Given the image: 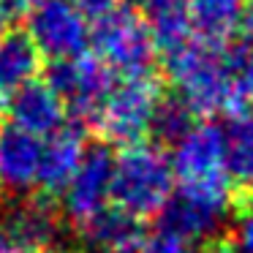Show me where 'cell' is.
Segmentation results:
<instances>
[{
  "instance_id": "cell-14",
  "label": "cell",
  "mask_w": 253,
  "mask_h": 253,
  "mask_svg": "<svg viewBox=\"0 0 253 253\" xmlns=\"http://www.w3.org/2000/svg\"><path fill=\"white\" fill-rule=\"evenodd\" d=\"M8 123L33 136L44 139L66 126V109H63L57 93L41 79H30L19 90L8 95Z\"/></svg>"
},
{
  "instance_id": "cell-9",
  "label": "cell",
  "mask_w": 253,
  "mask_h": 253,
  "mask_svg": "<svg viewBox=\"0 0 253 253\" xmlns=\"http://www.w3.org/2000/svg\"><path fill=\"white\" fill-rule=\"evenodd\" d=\"M174 182L180 185H215L226 182L223 174V128L212 123H196L169 158Z\"/></svg>"
},
{
  "instance_id": "cell-28",
  "label": "cell",
  "mask_w": 253,
  "mask_h": 253,
  "mask_svg": "<svg viewBox=\"0 0 253 253\" xmlns=\"http://www.w3.org/2000/svg\"><path fill=\"white\" fill-rule=\"evenodd\" d=\"M153 0H126V6L128 8H133V11H144V8L150 6Z\"/></svg>"
},
{
  "instance_id": "cell-20",
  "label": "cell",
  "mask_w": 253,
  "mask_h": 253,
  "mask_svg": "<svg viewBox=\"0 0 253 253\" xmlns=\"http://www.w3.org/2000/svg\"><path fill=\"white\" fill-rule=\"evenodd\" d=\"M196 126V115L180 95H161L150 117V133L155 142L174 147L191 128Z\"/></svg>"
},
{
  "instance_id": "cell-29",
  "label": "cell",
  "mask_w": 253,
  "mask_h": 253,
  "mask_svg": "<svg viewBox=\"0 0 253 253\" xmlns=\"http://www.w3.org/2000/svg\"><path fill=\"white\" fill-rule=\"evenodd\" d=\"M8 253H39V251H30V248H19V245H14Z\"/></svg>"
},
{
  "instance_id": "cell-25",
  "label": "cell",
  "mask_w": 253,
  "mask_h": 253,
  "mask_svg": "<svg viewBox=\"0 0 253 253\" xmlns=\"http://www.w3.org/2000/svg\"><path fill=\"white\" fill-rule=\"evenodd\" d=\"M237 36H240V41H248V44H253V3L248 8H242L240 14V22H237Z\"/></svg>"
},
{
  "instance_id": "cell-24",
  "label": "cell",
  "mask_w": 253,
  "mask_h": 253,
  "mask_svg": "<svg viewBox=\"0 0 253 253\" xmlns=\"http://www.w3.org/2000/svg\"><path fill=\"white\" fill-rule=\"evenodd\" d=\"M0 3H3V8L11 14V19H19V17H28L41 0H0Z\"/></svg>"
},
{
  "instance_id": "cell-7",
  "label": "cell",
  "mask_w": 253,
  "mask_h": 253,
  "mask_svg": "<svg viewBox=\"0 0 253 253\" xmlns=\"http://www.w3.org/2000/svg\"><path fill=\"white\" fill-rule=\"evenodd\" d=\"M28 36L41 57L66 60L87 52L90 22L71 0H41L28 14Z\"/></svg>"
},
{
  "instance_id": "cell-26",
  "label": "cell",
  "mask_w": 253,
  "mask_h": 253,
  "mask_svg": "<svg viewBox=\"0 0 253 253\" xmlns=\"http://www.w3.org/2000/svg\"><path fill=\"white\" fill-rule=\"evenodd\" d=\"M14 248V240L11 234L6 231V226H3V220H0V253H8Z\"/></svg>"
},
{
  "instance_id": "cell-6",
  "label": "cell",
  "mask_w": 253,
  "mask_h": 253,
  "mask_svg": "<svg viewBox=\"0 0 253 253\" xmlns=\"http://www.w3.org/2000/svg\"><path fill=\"white\" fill-rule=\"evenodd\" d=\"M44 82L57 93L66 112H71L77 120H93L115 84V71L98 55L82 52L77 57L52 60Z\"/></svg>"
},
{
  "instance_id": "cell-16",
  "label": "cell",
  "mask_w": 253,
  "mask_h": 253,
  "mask_svg": "<svg viewBox=\"0 0 253 253\" xmlns=\"http://www.w3.org/2000/svg\"><path fill=\"white\" fill-rule=\"evenodd\" d=\"M41 71V52L30 41L28 30L8 28L0 33V98L36 79Z\"/></svg>"
},
{
  "instance_id": "cell-22",
  "label": "cell",
  "mask_w": 253,
  "mask_h": 253,
  "mask_svg": "<svg viewBox=\"0 0 253 253\" xmlns=\"http://www.w3.org/2000/svg\"><path fill=\"white\" fill-rule=\"evenodd\" d=\"M245 218L240 223V231H237V251L240 253H253V207L245 210Z\"/></svg>"
},
{
  "instance_id": "cell-10",
  "label": "cell",
  "mask_w": 253,
  "mask_h": 253,
  "mask_svg": "<svg viewBox=\"0 0 253 253\" xmlns=\"http://www.w3.org/2000/svg\"><path fill=\"white\" fill-rule=\"evenodd\" d=\"M223 174L231 191V207H253V106L229 115L223 128Z\"/></svg>"
},
{
  "instance_id": "cell-5",
  "label": "cell",
  "mask_w": 253,
  "mask_h": 253,
  "mask_svg": "<svg viewBox=\"0 0 253 253\" xmlns=\"http://www.w3.org/2000/svg\"><path fill=\"white\" fill-rule=\"evenodd\" d=\"M231 191L229 182H215V185H180L169 196L155 218L158 231L174 234L191 245L215 242L220 237V226L226 223L231 212Z\"/></svg>"
},
{
  "instance_id": "cell-12",
  "label": "cell",
  "mask_w": 253,
  "mask_h": 253,
  "mask_svg": "<svg viewBox=\"0 0 253 253\" xmlns=\"http://www.w3.org/2000/svg\"><path fill=\"white\" fill-rule=\"evenodd\" d=\"M82 242L95 253H142L147 240L144 220L120 210L117 204H106L82 223H77Z\"/></svg>"
},
{
  "instance_id": "cell-19",
  "label": "cell",
  "mask_w": 253,
  "mask_h": 253,
  "mask_svg": "<svg viewBox=\"0 0 253 253\" xmlns=\"http://www.w3.org/2000/svg\"><path fill=\"white\" fill-rule=\"evenodd\" d=\"M220 60L229 82L231 115L245 106H253V44L248 41L220 44Z\"/></svg>"
},
{
  "instance_id": "cell-31",
  "label": "cell",
  "mask_w": 253,
  "mask_h": 253,
  "mask_svg": "<svg viewBox=\"0 0 253 253\" xmlns=\"http://www.w3.org/2000/svg\"><path fill=\"white\" fill-rule=\"evenodd\" d=\"M251 3H253V0H251Z\"/></svg>"
},
{
  "instance_id": "cell-21",
  "label": "cell",
  "mask_w": 253,
  "mask_h": 253,
  "mask_svg": "<svg viewBox=\"0 0 253 253\" xmlns=\"http://www.w3.org/2000/svg\"><path fill=\"white\" fill-rule=\"evenodd\" d=\"M142 253H199V251H196V245L180 240V237L158 231L155 237H147V240H144Z\"/></svg>"
},
{
  "instance_id": "cell-30",
  "label": "cell",
  "mask_w": 253,
  "mask_h": 253,
  "mask_svg": "<svg viewBox=\"0 0 253 253\" xmlns=\"http://www.w3.org/2000/svg\"><path fill=\"white\" fill-rule=\"evenodd\" d=\"M49 253H87V251H71V248H55V251Z\"/></svg>"
},
{
  "instance_id": "cell-13",
  "label": "cell",
  "mask_w": 253,
  "mask_h": 253,
  "mask_svg": "<svg viewBox=\"0 0 253 253\" xmlns=\"http://www.w3.org/2000/svg\"><path fill=\"white\" fill-rule=\"evenodd\" d=\"M84 153V133L77 126H60L55 133L41 139V158L36 188L49 199H57L77 171Z\"/></svg>"
},
{
  "instance_id": "cell-17",
  "label": "cell",
  "mask_w": 253,
  "mask_h": 253,
  "mask_svg": "<svg viewBox=\"0 0 253 253\" xmlns=\"http://www.w3.org/2000/svg\"><path fill=\"white\" fill-rule=\"evenodd\" d=\"M142 14L155 49L164 52V55L180 49L182 44L193 39L188 0H153Z\"/></svg>"
},
{
  "instance_id": "cell-15",
  "label": "cell",
  "mask_w": 253,
  "mask_h": 253,
  "mask_svg": "<svg viewBox=\"0 0 253 253\" xmlns=\"http://www.w3.org/2000/svg\"><path fill=\"white\" fill-rule=\"evenodd\" d=\"M41 158V139L22 128L0 126V188L14 196H25L36 188Z\"/></svg>"
},
{
  "instance_id": "cell-23",
  "label": "cell",
  "mask_w": 253,
  "mask_h": 253,
  "mask_svg": "<svg viewBox=\"0 0 253 253\" xmlns=\"http://www.w3.org/2000/svg\"><path fill=\"white\" fill-rule=\"evenodd\" d=\"M71 3L84 14V17H98V14L109 11L112 6H117V0H71Z\"/></svg>"
},
{
  "instance_id": "cell-3",
  "label": "cell",
  "mask_w": 253,
  "mask_h": 253,
  "mask_svg": "<svg viewBox=\"0 0 253 253\" xmlns=\"http://www.w3.org/2000/svg\"><path fill=\"white\" fill-rule=\"evenodd\" d=\"M158 98L161 82L155 74L123 77L120 82L112 84L93 117L104 144H117V147L142 144L150 133V117Z\"/></svg>"
},
{
  "instance_id": "cell-11",
  "label": "cell",
  "mask_w": 253,
  "mask_h": 253,
  "mask_svg": "<svg viewBox=\"0 0 253 253\" xmlns=\"http://www.w3.org/2000/svg\"><path fill=\"white\" fill-rule=\"evenodd\" d=\"M3 226L11 234L14 245L30 248L39 253H49L57 248L60 240V210H57V199H49L44 193H33L28 199H19L17 204L8 207V212L3 215Z\"/></svg>"
},
{
  "instance_id": "cell-4",
  "label": "cell",
  "mask_w": 253,
  "mask_h": 253,
  "mask_svg": "<svg viewBox=\"0 0 253 253\" xmlns=\"http://www.w3.org/2000/svg\"><path fill=\"white\" fill-rule=\"evenodd\" d=\"M90 44L95 46V55L123 77H139L153 74L155 49L150 30L139 11L128 6H112L109 11L93 17L90 25Z\"/></svg>"
},
{
  "instance_id": "cell-18",
  "label": "cell",
  "mask_w": 253,
  "mask_h": 253,
  "mask_svg": "<svg viewBox=\"0 0 253 253\" xmlns=\"http://www.w3.org/2000/svg\"><path fill=\"white\" fill-rule=\"evenodd\" d=\"M245 0H188L193 36L207 44H226L234 36Z\"/></svg>"
},
{
  "instance_id": "cell-8",
  "label": "cell",
  "mask_w": 253,
  "mask_h": 253,
  "mask_svg": "<svg viewBox=\"0 0 253 253\" xmlns=\"http://www.w3.org/2000/svg\"><path fill=\"white\" fill-rule=\"evenodd\" d=\"M112 171H115V153L109 150V144L95 142L84 147L77 171L60 193L63 212L74 223H82L84 218L109 204Z\"/></svg>"
},
{
  "instance_id": "cell-1",
  "label": "cell",
  "mask_w": 253,
  "mask_h": 253,
  "mask_svg": "<svg viewBox=\"0 0 253 253\" xmlns=\"http://www.w3.org/2000/svg\"><path fill=\"white\" fill-rule=\"evenodd\" d=\"M174 193V171L161 147L133 144L115 155L109 202L136 215L139 220L155 218Z\"/></svg>"
},
{
  "instance_id": "cell-2",
  "label": "cell",
  "mask_w": 253,
  "mask_h": 253,
  "mask_svg": "<svg viewBox=\"0 0 253 253\" xmlns=\"http://www.w3.org/2000/svg\"><path fill=\"white\" fill-rule=\"evenodd\" d=\"M166 57V77L177 87V95L191 106L196 117L231 115V95L226 82L220 44L191 39Z\"/></svg>"
},
{
  "instance_id": "cell-27",
  "label": "cell",
  "mask_w": 253,
  "mask_h": 253,
  "mask_svg": "<svg viewBox=\"0 0 253 253\" xmlns=\"http://www.w3.org/2000/svg\"><path fill=\"white\" fill-rule=\"evenodd\" d=\"M14 25V19H11V14L6 11V8H3V3H0V33H3V30H8Z\"/></svg>"
}]
</instances>
